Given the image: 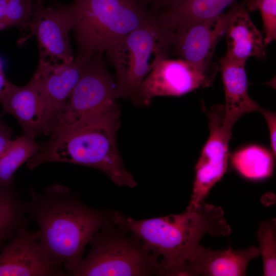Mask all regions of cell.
<instances>
[{
	"label": "cell",
	"mask_w": 276,
	"mask_h": 276,
	"mask_svg": "<svg viewBox=\"0 0 276 276\" xmlns=\"http://www.w3.org/2000/svg\"><path fill=\"white\" fill-rule=\"evenodd\" d=\"M114 221L128 229L156 259L158 274L183 275L187 263L206 234L227 236L231 233L219 206L203 202L176 215L135 220L117 214Z\"/></svg>",
	"instance_id": "3"
},
{
	"label": "cell",
	"mask_w": 276,
	"mask_h": 276,
	"mask_svg": "<svg viewBox=\"0 0 276 276\" xmlns=\"http://www.w3.org/2000/svg\"><path fill=\"white\" fill-rule=\"evenodd\" d=\"M0 104L5 113L16 119L24 134L33 138L42 134L44 99L40 78L36 71L24 86L9 82L0 94Z\"/></svg>",
	"instance_id": "14"
},
{
	"label": "cell",
	"mask_w": 276,
	"mask_h": 276,
	"mask_svg": "<svg viewBox=\"0 0 276 276\" xmlns=\"http://www.w3.org/2000/svg\"><path fill=\"white\" fill-rule=\"evenodd\" d=\"M90 59L77 56L71 62H53L39 58L36 72L40 78L44 99L42 134L51 135L63 105Z\"/></svg>",
	"instance_id": "12"
},
{
	"label": "cell",
	"mask_w": 276,
	"mask_h": 276,
	"mask_svg": "<svg viewBox=\"0 0 276 276\" xmlns=\"http://www.w3.org/2000/svg\"><path fill=\"white\" fill-rule=\"evenodd\" d=\"M27 204L14 185L0 187V249L21 225L26 224Z\"/></svg>",
	"instance_id": "19"
},
{
	"label": "cell",
	"mask_w": 276,
	"mask_h": 276,
	"mask_svg": "<svg viewBox=\"0 0 276 276\" xmlns=\"http://www.w3.org/2000/svg\"><path fill=\"white\" fill-rule=\"evenodd\" d=\"M73 18L68 5L47 7L41 0H35L29 29L37 39L39 58L53 62L73 61L69 33Z\"/></svg>",
	"instance_id": "10"
},
{
	"label": "cell",
	"mask_w": 276,
	"mask_h": 276,
	"mask_svg": "<svg viewBox=\"0 0 276 276\" xmlns=\"http://www.w3.org/2000/svg\"><path fill=\"white\" fill-rule=\"evenodd\" d=\"M9 82L5 75L3 63L0 58V94L6 88Z\"/></svg>",
	"instance_id": "28"
},
{
	"label": "cell",
	"mask_w": 276,
	"mask_h": 276,
	"mask_svg": "<svg viewBox=\"0 0 276 276\" xmlns=\"http://www.w3.org/2000/svg\"><path fill=\"white\" fill-rule=\"evenodd\" d=\"M78 47L77 56L106 54L129 33L151 19L140 0H73L68 4Z\"/></svg>",
	"instance_id": "4"
},
{
	"label": "cell",
	"mask_w": 276,
	"mask_h": 276,
	"mask_svg": "<svg viewBox=\"0 0 276 276\" xmlns=\"http://www.w3.org/2000/svg\"><path fill=\"white\" fill-rule=\"evenodd\" d=\"M246 61L232 60L225 56L220 60L225 94L223 126L231 131L237 121L242 116L261 108L249 96Z\"/></svg>",
	"instance_id": "16"
},
{
	"label": "cell",
	"mask_w": 276,
	"mask_h": 276,
	"mask_svg": "<svg viewBox=\"0 0 276 276\" xmlns=\"http://www.w3.org/2000/svg\"><path fill=\"white\" fill-rule=\"evenodd\" d=\"M234 4L229 11L216 17L173 31L172 47L180 59L202 67L213 64L211 61L215 48L225 33L234 11Z\"/></svg>",
	"instance_id": "13"
},
{
	"label": "cell",
	"mask_w": 276,
	"mask_h": 276,
	"mask_svg": "<svg viewBox=\"0 0 276 276\" xmlns=\"http://www.w3.org/2000/svg\"><path fill=\"white\" fill-rule=\"evenodd\" d=\"M260 255L259 248L213 250L199 245L188 260L183 275L241 276L248 263Z\"/></svg>",
	"instance_id": "15"
},
{
	"label": "cell",
	"mask_w": 276,
	"mask_h": 276,
	"mask_svg": "<svg viewBox=\"0 0 276 276\" xmlns=\"http://www.w3.org/2000/svg\"><path fill=\"white\" fill-rule=\"evenodd\" d=\"M120 116L116 104L53 132L27 167L33 170L49 163L80 165L101 171L117 186L134 188L136 182L125 169L118 149Z\"/></svg>",
	"instance_id": "2"
},
{
	"label": "cell",
	"mask_w": 276,
	"mask_h": 276,
	"mask_svg": "<svg viewBox=\"0 0 276 276\" xmlns=\"http://www.w3.org/2000/svg\"><path fill=\"white\" fill-rule=\"evenodd\" d=\"M237 0H178L170 7L156 13L165 27L175 29L203 20L216 17Z\"/></svg>",
	"instance_id": "18"
},
{
	"label": "cell",
	"mask_w": 276,
	"mask_h": 276,
	"mask_svg": "<svg viewBox=\"0 0 276 276\" xmlns=\"http://www.w3.org/2000/svg\"><path fill=\"white\" fill-rule=\"evenodd\" d=\"M224 114L222 105L213 106L208 112L209 136L195 166L193 192L187 210L199 206L212 188L226 171L232 132L223 126Z\"/></svg>",
	"instance_id": "9"
},
{
	"label": "cell",
	"mask_w": 276,
	"mask_h": 276,
	"mask_svg": "<svg viewBox=\"0 0 276 276\" xmlns=\"http://www.w3.org/2000/svg\"><path fill=\"white\" fill-rule=\"evenodd\" d=\"M13 130L0 119V157L6 151L11 144L13 139Z\"/></svg>",
	"instance_id": "26"
},
{
	"label": "cell",
	"mask_w": 276,
	"mask_h": 276,
	"mask_svg": "<svg viewBox=\"0 0 276 276\" xmlns=\"http://www.w3.org/2000/svg\"><path fill=\"white\" fill-rule=\"evenodd\" d=\"M29 195L27 215L39 226L41 244L66 275H75L86 244L105 223L104 215L60 184L48 186L40 192L32 187Z\"/></svg>",
	"instance_id": "1"
},
{
	"label": "cell",
	"mask_w": 276,
	"mask_h": 276,
	"mask_svg": "<svg viewBox=\"0 0 276 276\" xmlns=\"http://www.w3.org/2000/svg\"><path fill=\"white\" fill-rule=\"evenodd\" d=\"M89 242L91 248L75 275H147L158 273L157 259L143 246L122 236L101 233Z\"/></svg>",
	"instance_id": "6"
},
{
	"label": "cell",
	"mask_w": 276,
	"mask_h": 276,
	"mask_svg": "<svg viewBox=\"0 0 276 276\" xmlns=\"http://www.w3.org/2000/svg\"><path fill=\"white\" fill-rule=\"evenodd\" d=\"M248 10L260 12L264 26L265 46L276 39V0H249L247 3Z\"/></svg>",
	"instance_id": "24"
},
{
	"label": "cell",
	"mask_w": 276,
	"mask_h": 276,
	"mask_svg": "<svg viewBox=\"0 0 276 276\" xmlns=\"http://www.w3.org/2000/svg\"><path fill=\"white\" fill-rule=\"evenodd\" d=\"M35 0H9L0 31L12 27L20 30L29 28Z\"/></svg>",
	"instance_id": "23"
},
{
	"label": "cell",
	"mask_w": 276,
	"mask_h": 276,
	"mask_svg": "<svg viewBox=\"0 0 276 276\" xmlns=\"http://www.w3.org/2000/svg\"><path fill=\"white\" fill-rule=\"evenodd\" d=\"M65 272L41 244L38 232L26 224L0 253V276H61Z\"/></svg>",
	"instance_id": "11"
},
{
	"label": "cell",
	"mask_w": 276,
	"mask_h": 276,
	"mask_svg": "<svg viewBox=\"0 0 276 276\" xmlns=\"http://www.w3.org/2000/svg\"><path fill=\"white\" fill-rule=\"evenodd\" d=\"M117 99L116 81L105 65L102 54H96L86 63L51 134L116 105Z\"/></svg>",
	"instance_id": "7"
},
{
	"label": "cell",
	"mask_w": 276,
	"mask_h": 276,
	"mask_svg": "<svg viewBox=\"0 0 276 276\" xmlns=\"http://www.w3.org/2000/svg\"><path fill=\"white\" fill-rule=\"evenodd\" d=\"M260 254L263 262V275L276 274V221L272 219L262 222L257 232Z\"/></svg>",
	"instance_id": "22"
},
{
	"label": "cell",
	"mask_w": 276,
	"mask_h": 276,
	"mask_svg": "<svg viewBox=\"0 0 276 276\" xmlns=\"http://www.w3.org/2000/svg\"><path fill=\"white\" fill-rule=\"evenodd\" d=\"M225 33L227 51L225 56L227 58L246 61L251 57L262 59L265 56L263 36L243 4H234Z\"/></svg>",
	"instance_id": "17"
},
{
	"label": "cell",
	"mask_w": 276,
	"mask_h": 276,
	"mask_svg": "<svg viewBox=\"0 0 276 276\" xmlns=\"http://www.w3.org/2000/svg\"><path fill=\"white\" fill-rule=\"evenodd\" d=\"M273 154L256 145L243 148L231 156L233 167L243 177L261 179L269 177L273 169Z\"/></svg>",
	"instance_id": "20"
},
{
	"label": "cell",
	"mask_w": 276,
	"mask_h": 276,
	"mask_svg": "<svg viewBox=\"0 0 276 276\" xmlns=\"http://www.w3.org/2000/svg\"><path fill=\"white\" fill-rule=\"evenodd\" d=\"M262 115L264 117L267 124L269 132L270 146L272 153L275 156L276 145H275V134H276V116L275 113L267 109L262 108L260 111Z\"/></svg>",
	"instance_id": "25"
},
{
	"label": "cell",
	"mask_w": 276,
	"mask_h": 276,
	"mask_svg": "<svg viewBox=\"0 0 276 276\" xmlns=\"http://www.w3.org/2000/svg\"><path fill=\"white\" fill-rule=\"evenodd\" d=\"M41 147L35 138L23 134L13 140L0 157V187L14 185V175L18 168L36 154Z\"/></svg>",
	"instance_id": "21"
},
{
	"label": "cell",
	"mask_w": 276,
	"mask_h": 276,
	"mask_svg": "<svg viewBox=\"0 0 276 276\" xmlns=\"http://www.w3.org/2000/svg\"><path fill=\"white\" fill-rule=\"evenodd\" d=\"M144 4L150 3L156 11L165 10L176 3L178 0H140Z\"/></svg>",
	"instance_id": "27"
},
{
	"label": "cell",
	"mask_w": 276,
	"mask_h": 276,
	"mask_svg": "<svg viewBox=\"0 0 276 276\" xmlns=\"http://www.w3.org/2000/svg\"><path fill=\"white\" fill-rule=\"evenodd\" d=\"M218 71L217 64L202 67L181 59L168 58L159 61L143 80L138 105H149L158 96H180L212 85Z\"/></svg>",
	"instance_id": "8"
},
{
	"label": "cell",
	"mask_w": 276,
	"mask_h": 276,
	"mask_svg": "<svg viewBox=\"0 0 276 276\" xmlns=\"http://www.w3.org/2000/svg\"><path fill=\"white\" fill-rule=\"evenodd\" d=\"M173 39L174 32L164 26L155 13L107 54L116 71L117 99H130L137 104L143 80L159 61L168 58Z\"/></svg>",
	"instance_id": "5"
},
{
	"label": "cell",
	"mask_w": 276,
	"mask_h": 276,
	"mask_svg": "<svg viewBox=\"0 0 276 276\" xmlns=\"http://www.w3.org/2000/svg\"><path fill=\"white\" fill-rule=\"evenodd\" d=\"M2 115L0 114V119L2 118Z\"/></svg>",
	"instance_id": "30"
},
{
	"label": "cell",
	"mask_w": 276,
	"mask_h": 276,
	"mask_svg": "<svg viewBox=\"0 0 276 276\" xmlns=\"http://www.w3.org/2000/svg\"><path fill=\"white\" fill-rule=\"evenodd\" d=\"M9 1V0H0V24L5 15Z\"/></svg>",
	"instance_id": "29"
}]
</instances>
